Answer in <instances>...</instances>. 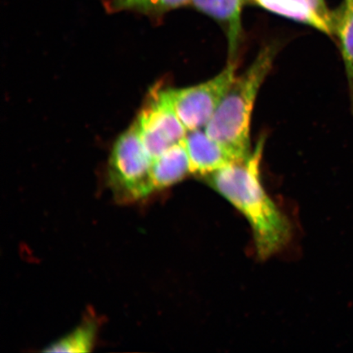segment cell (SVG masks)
Instances as JSON below:
<instances>
[{"label": "cell", "instance_id": "obj_8", "mask_svg": "<svg viewBox=\"0 0 353 353\" xmlns=\"http://www.w3.org/2000/svg\"><path fill=\"white\" fill-rule=\"evenodd\" d=\"M251 0H192V6L223 26L228 41L230 59H237L242 41V11Z\"/></svg>", "mask_w": 353, "mask_h": 353}, {"label": "cell", "instance_id": "obj_3", "mask_svg": "<svg viewBox=\"0 0 353 353\" xmlns=\"http://www.w3.org/2000/svg\"><path fill=\"white\" fill-rule=\"evenodd\" d=\"M152 161L134 123L114 143L110 159L109 184L119 201H139L154 192Z\"/></svg>", "mask_w": 353, "mask_h": 353}, {"label": "cell", "instance_id": "obj_2", "mask_svg": "<svg viewBox=\"0 0 353 353\" xmlns=\"http://www.w3.org/2000/svg\"><path fill=\"white\" fill-rule=\"evenodd\" d=\"M278 51L279 46L276 43L262 48L249 68L234 79L205 128L207 134L231 150L242 161L252 152L250 127L255 101Z\"/></svg>", "mask_w": 353, "mask_h": 353}, {"label": "cell", "instance_id": "obj_9", "mask_svg": "<svg viewBox=\"0 0 353 353\" xmlns=\"http://www.w3.org/2000/svg\"><path fill=\"white\" fill-rule=\"evenodd\" d=\"M192 174L184 140L176 143L154 159L152 176L154 191L173 186Z\"/></svg>", "mask_w": 353, "mask_h": 353}, {"label": "cell", "instance_id": "obj_1", "mask_svg": "<svg viewBox=\"0 0 353 353\" xmlns=\"http://www.w3.org/2000/svg\"><path fill=\"white\" fill-rule=\"evenodd\" d=\"M264 145L265 138L262 137L244 161L205 176L206 183L248 220L256 252L263 259L279 252L291 238L288 219L262 184L260 169Z\"/></svg>", "mask_w": 353, "mask_h": 353}, {"label": "cell", "instance_id": "obj_4", "mask_svg": "<svg viewBox=\"0 0 353 353\" xmlns=\"http://www.w3.org/2000/svg\"><path fill=\"white\" fill-rule=\"evenodd\" d=\"M237 59L228 60L217 76L196 85L171 88V98L188 132L205 129L236 77Z\"/></svg>", "mask_w": 353, "mask_h": 353}, {"label": "cell", "instance_id": "obj_6", "mask_svg": "<svg viewBox=\"0 0 353 353\" xmlns=\"http://www.w3.org/2000/svg\"><path fill=\"white\" fill-rule=\"evenodd\" d=\"M184 144L193 175L205 178L216 171L242 161L231 150L207 134L205 129L188 132Z\"/></svg>", "mask_w": 353, "mask_h": 353}, {"label": "cell", "instance_id": "obj_12", "mask_svg": "<svg viewBox=\"0 0 353 353\" xmlns=\"http://www.w3.org/2000/svg\"><path fill=\"white\" fill-rule=\"evenodd\" d=\"M96 327L94 324H83L59 341L52 343L43 352H88L94 346Z\"/></svg>", "mask_w": 353, "mask_h": 353}, {"label": "cell", "instance_id": "obj_10", "mask_svg": "<svg viewBox=\"0 0 353 353\" xmlns=\"http://www.w3.org/2000/svg\"><path fill=\"white\" fill-rule=\"evenodd\" d=\"M334 14V35L341 48L353 101V0H343L341 7Z\"/></svg>", "mask_w": 353, "mask_h": 353}, {"label": "cell", "instance_id": "obj_7", "mask_svg": "<svg viewBox=\"0 0 353 353\" xmlns=\"http://www.w3.org/2000/svg\"><path fill=\"white\" fill-rule=\"evenodd\" d=\"M250 3L263 10L298 21L334 35V12L325 0H251Z\"/></svg>", "mask_w": 353, "mask_h": 353}, {"label": "cell", "instance_id": "obj_11", "mask_svg": "<svg viewBox=\"0 0 353 353\" xmlns=\"http://www.w3.org/2000/svg\"><path fill=\"white\" fill-rule=\"evenodd\" d=\"M192 3V0H105V6L112 12L132 11L157 17Z\"/></svg>", "mask_w": 353, "mask_h": 353}, {"label": "cell", "instance_id": "obj_5", "mask_svg": "<svg viewBox=\"0 0 353 353\" xmlns=\"http://www.w3.org/2000/svg\"><path fill=\"white\" fill-rule=\"evenodd\" d=\"M135 125L150 156L156 159L182 142L188 130L181 122L171 98V88L154 86L149 92Z\"/></svg>", "mask_w": 353, "mask_h": 353}]
</instances>
